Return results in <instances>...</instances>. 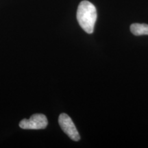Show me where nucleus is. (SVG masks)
Wrapping results in <instances>:
<instances>
[{"instance_id": "nucleus-3", "label": "nucleus", "mask_w": 148, "mask_h": 148, "mask_svg": "<svg viewBox=\"0 0 148 148\" xmlns=\"http://www.w3.org/2000/svg\"><path fill=\"white\" fill-rule=\"evenodd\" d=\"M48 124L47 119L42 114H34L29 119H24L19 123V127L22 129L40 130L44 129Z\"/></svg>"}, {"instance_id": "nucleus-2", "label": "nucleus", "mask_w": 148, "mask_h": 148, "mask_svg": "<svg viewBox=\"0 0 148 148\" xmlns=\"http://www.w3.org/2000/svg\"><path fill=\"white\" fill-rule=\"evenodd\" d=\"M58 123L63 132L74 141H78L80 136L77 130L74 125L71 117L65 113L60 114L58 118Z\"/></svg>"}, {"instance_id": "nucleus-1", "label": "nucleus", "mask_w": 148, "mask_h": 148, "mask_svg": "<svg viewBox=\"0 0 148 148\" xmlns=\"http://www.w3.org/2000/svg\"><path fill=\"white\" fill-rule=\"evenodd\" d=\"M97 16V10L92 3L88 1L79 3L77 10V20L80 27L88 34L93 32Z\"/></svg>"}, {"instance_id": "nucleus-4", "label": "nucleus", "mask_w": 148, "mask_h": 148, "mask_svg": "<svg viewBox=\"0 0 148 148\" xmlns=\"http://www.w3.org/2000/svg\"><path fill=\"white\" fill-rule=\"evenodd\" d=\"M130 31L135 36L148 35V25L145 23H133L130 25Z\"/></svg>"}]
</instances>
